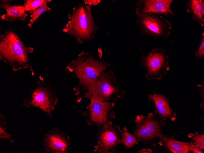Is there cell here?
<instances>
[{
  "label": "cell",
  "mask_w": 204,
  "mask_h": 153,
  "mask_svg": "<svg viewBox=\"0 0 204 153\" xmlns=\"http://www.w3.org/2000/svg\"><path fill=\"white\" fill-rule=\"evenodd\" d=\"M73 90L75 95L78 96V102L84 98L103 101L116 100L124 98L125 94L118 86L117 78L110 70L94 78L79 80Z\"/></svg>",
  "instance_id": "cell-1"
},
{
  "label": "cell",
  "mask_w": 204,
  "mask_h": 153,
  "mask_svg": "<svg viewBox=\"0 0 204 153\" xmlns=\"http://www.w3.org/2000/svg\"><path fill=\"white\" fill-rule=\"evenodd\" d=\"M18 34L9 29L0 36V59L10 65L15 71L29 69L31 74L34 72L28 60V55L34 51L33 48L26 47Z\"/></svg>",
  "instance_id": "cell-2"
},
{
  "label": "cell",
  "mask_w": 204,
  "mask_h": 153,
  "mask_svg": "<svg viewBox=\"0 0 204 153\" xmlns=\"http://www.w3.org/2000/svg\"><path fill=\"white\" fill-rule=\"evenodd\" d=\"M67 15L69 20L63 32L72 36L79 44L92 40L98 27L93 18L90 6L80 4L73 8L72 14Z\"/></svg>",
  "instance_id": "cell-3"
},
{
  "label": "cell",
  "mask_w": 204,
  "mask_h": 153,
  "mask_svg": "<svg viewBox=\"0 0 204 153\" xmlns=\"http://www.w3.org/2000/svg\"><path fill=\"white\" fill-rule=\"evenodd\" d=\"M135 129L132 134L138 142H144V144L156 147V141L161 135L164 134L163 127L165 122L154 115L152 112L147 116L137 115L135 120Z\"/></svg>",
  "instance_id": "cell-4"
},
{
  "label": "cell",
  "mask_w": 204,
  "mask_h": 153,
  "mask_svg": "<svg viewBox=\"0 0 204 153\" xmlns=\"http://www.w3.org/2000/svg\"><path fill=\"white\" fill-rule=\"evenodd\" d=\"M38 78L35 88L31 90L30 96L24 100L23 104L27 107H36L40 109L52 118V112L58 102L55 89L46 84L41 75Z\"/></svg>",
  "instance_id": "cell-5"
},
{
  "label": "cell",
  "mask_w": 204,
  "mask_h": 153,
  "mask_svg": "<svg viewBox=\"0 0 204 153\" xmlns=\"http://www.w3.org/2000/svg\"><path fill=\"white\" fill-rule=\"evenodd\" d=\"M110 65L109 63L98 60L83 51L76 59L70 62L66 68L74 73L79 80H82L96 78Z\"/></svg>",
  "instance_id": "cell-6"
},
{
  "label": "cell",
  "mask_w": 204,
  "mask_h": 153,
  "mask_svg": "<svg viewBox=\"0 0 204 153\" xmlns=\"http://www.w3.org/2000/svg\"><path fill=\"white\" fill-rule=\"evenodd\" d=\"M90 100V103L82 114L86 119L87 124L98 129L107 125H113L112 120L115 118L114 103L95 99Z\"/></svg>",
  "instance_id": "cell-7"
},
{
  "label": "cell",
  "mask_w": 204,
  "mask_h": 153,
  "mask_svg": "<svg viewBox=\"0 0 204 153\" xmlns=\"http://www.w3.org/2000/svg\"><path fill=\"white\" fill-rule=\"evenodd\" d=\"M137 24L144 35L156 38L168 37L172 28L169 21L161 15L154 13L139 17Z\"/></svg>",
  "instance_id": "cell-8"
},
{
  "label": "cell",
  "mask_w": 204,
  "mask_h": 153,
  "mask_svg": "<svg viewBox=\"0 0 204 153\" xmlns=\"http://www.w3.org/2000/svg\"><path fill=\"white\" fill-rule=\"evenodd\" d=\"M165 50L162 49H152L148 54L141 58V64L145 68V77L148 80L161 79L169 70L168 56L165 55Z\"/></svg>",
  "instance_id": "cell-9"
},
{
  "label": "cell",
  "mask_w": 204,
  "mask_h": 153,
  "mask_svg": "<svg viewBox=\"0 0 204 153\" xmlns=\"http://www.w3.org/2000/svg\"><path fill=\"white\" fill-rule=\"evenodd\" d=\"M121 130L119 125H107L99 129L96 138L97 144L94 152L100 153H114L121 144Z\"/></svg>",
  "instance_id": "cell-10"
},
{
  "label": "cell",
  "mask_w": 204,
  "mask_h": 153,
  "mask_svg": "<svg viewBox=\"0 0 204 153\" xmlns=\"http://www.w3.org/2000/svg\"><path fill=\"white\" fill-rule=\"evenodd\" d=\"M42 142L46 150L52 153H67L71 149V144L69 137L58 129L46 133Z\"/></svg>",
  "instance_id": "cell-11"
},
{
  "label": "cell",
  "mask_w": 204,
  "mask_h": 153,
  "mask_svg": "<svg viewBox=\"0 0 204 153\" xmlns=\"http://www.w3.org/2000/svg\"><path fill=\"white\" fill-rule=\"evenodd\" d=\"M173 0H139L136 4V13L140 16L150 13H154L165 16L170 13L174 16L170 8Z\"/></svg>",
  "instance_id": "cell-12"
},
{
  "label": "cell",
  "mask_w": 204,
  "mask_h": 153,
  "mask_svg": "<svg viewBox=\"0 0 204 153\" xmlns=\"http://www.w3.org/2000/svg\"><path fill=\"white\" fill-rule=\"evenodd\" d=\"M148 99L155 104L156 107L155 114L160 119L164 121L168 118L172 121L176 120V114L170 107L169 99L155 92L152 94H149Z\"/></svg>",
  "instance_id": "cell-13"
},
{
  "label": "cell",
  "mask_w": 204,
  "mask_h": 153,
  "mask_svg": "<svg viewBox=\"0 0 204 153\" xmlns=\"http://www.w3.org/2000/svg\"><path fill=\"white\" fill-rule=\"evenodd\" d=\"M174 136H160L158 144L164 148L163 151L169 153H189L192 141L183 142L176 140Z\"/></svg>",
  "instance_id": "cell-14"
},
{
  "label": "cell",
  "mask_w": 204,
  "mask_h": 153,
  "mask_svg": "<svg viewBox=\"0 0 204 153\" xmlns=\"http://www.w3.org/2000/svg\"><path fill=\"white\" fill-rule=\"evenodd\" d=\"M188 4L187 12L192 14L191 18L204 26V0H190Z\"/></svg>",
  "instance_id": "cell-15"
},
{
  "label": "cell",
  "mask_w": 204,
  "mask_h": 153,
  "mask_svg": "<svg viewBox=\"0 0 204 153\" xmlns=\"http://www.w3.org/2000/svg\"><path fill=\"white\" fill-rule=\"evenodd\" d=\"M24 5H12L6 12L1 16L2 19L10 22L16 21L18 20L25 21L27 19L28 14L25 12Z\"/></svg>",
  "instance_id": "cell-16"
},
{
  "label": "cell",
  "mask_w": 204,
  "mask_h": 153,
  "mask_svg": "<svg viewBox=\"0 0 204 153\" xmlns=\"http://www.w3.org/2000/svg\"><path fill=\"white\" fill-rule=\"evenodd\" d=\"M121 144L125 146L126 149L132 148L135 144L139 142L136 137L127 131L126 127H123L121 130Z\"/></svg>",
  "instance_id": "cell-17"
},
{
  "label": "cell",
  "mask_w": 204,
  "mask_h": 153,
  "mask_svg": "<svg viewBox=\"0 0 204 153\" xmlns=\"http://www.w3.org/2000/svg\"><path fill=\"white\" fill-rule=\"evenodd\" d=\"M48 2L45 3L42 6L36 9L28 12L30 13L31 17L30 23L28 24V26L29 27H32L34 22L43 13L51 10V9L48 6Z\"/></svg>",
  "instance_id": "cell-18"
},
{
  "label": "cell",
  "mask_w": 204,
  "mask_h": 153,
  "mask_svg": "<svg viewBox=\"0 0 204 153\" xmlns=\"http://www.w3.org/2000/svg\"><path fill=\"white\" fill-rule=\"evenodd\" d=\"M51 0H24V5L25 11L34 10L42 6L45 3L49 2Z\"/></svg>",
  "instance_id": "cell-19"
},
{
  "label": "cell",
  "mask_w": 204,
  "mask_h": 153,
  "mask_svg": "<svg viewBox=\"0 0 204 153\" xmlns=\"http://www.w3.org/2000/svg\"><path fill=\"white\" fill-rule=\"evenodd\" d=\"M188 136L189 138L192 139V141H194V142H192V145L204 150V133L200 134L196 131L195 132V134L194 133H189Z\"/></svg>",
  "instance_id": "cell-20"
},
{
  "label": "cell",
  "mask_w": 204,
  "mask_h": 153,
  "mask_svg": "<svg viewBox=\"0 0 204 153\" xmlns=\"http://www.w3.org/2000/svg\"><path fill=\"white\" fill-rule=\"evenodd\" d=\"M7 122L4 116L2 114L0 115V138L8 139L12 143L15 142L11 139L12 135L9 134L6 130L5 126Z\"/></svg>",
  "instance_id": "cell-21"
},
{
  "label": "cell",
  "mask_w": 204,
  "mask_h": 153,
  "mask_svg": "<svg viewBox=\"0 0 204 153\" xmlns=\"http://www.w3.org/2000/svg\"><path fill=\"white\" fill-rule=\"evenodd\" d=\"M202 39L200 45L195 53L197 58H200L204 55V33L202 34Z\"/></svg>",
  "instance_id": "cell-22"
},
{
  "label": "cell",
  "mask_w": 204,
  "mask_h": 153,
  "mask_svg": "<svg viewBox=\"0 0 204 153\" xmlns=\"http://www.w3.org/2000/svg\"><path fill=\"white\" fill-rule=\"evenodd\" d=\"M12 0H0V7L6 10L9 9L11 5Z\"/></svg>",
  "instance_id": "cell-23"
},
{
  "label": "cell",
  "mask_w": 204,
  "mask_h": 153,
  "mask_svg": "<svg viewBox=\"0 0 204 153\" xmlns=\"http://www.w3.org/2000/svg\"><path fill=\"white\" fill-rule=\"evenodd\" d=\"M196 87L200 90L202 98V102L200 104V107L201 108H204V86L203 85L201 84H199L196 86Z\"/></svg>",
  "instance_id": "cell-24"
},
{
  "label": "cell",
  "mask_w": 204,
  "mask_h": 153,
  "mask_svg": "<svg viewBox=\"0 0 204 153\" xmlns=\"http://www.w3.org/2000/svg\"><path fill=\"white\" fill-rule=\"evenodd\" d=\"M190 151L192 153H204L203 150L199 147H196L192 144L191 145Z\"/></svg>",
  "instance_id": "cell-25"
},
{
  "label": "cell",
  "mask_w": 204,
  "mask_h": 153,
  "mask_svg": "<svg viewBox=\"0 0 204 153\" xmlns=\"http://www.w3.org/2000/svg\"><path fill=\"white\" fill-rule=\"evenodd\" d=\"M85 4L88 5L89 6L91 5H95L99 3L101 1L100 0H84Z\"/></svg>",
  "instance_id": "cell-26"
},
{
  "label": "cell",
  "mask_w": 204,
  "mask_h": 153,
  "mask_svg": "<svg viewBox=\"0 0 204 153\" xmlns=\"http://www.w3.org/2000/svg\"><path fill=\"white\" fill-rule=\"evenodd\" d=\"M138 153H153V151L150 148L143 149L139 151Z\"/></svg>",
  "instance_id": "cell-27"
}]
</instances>
